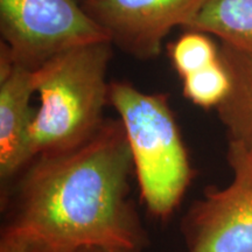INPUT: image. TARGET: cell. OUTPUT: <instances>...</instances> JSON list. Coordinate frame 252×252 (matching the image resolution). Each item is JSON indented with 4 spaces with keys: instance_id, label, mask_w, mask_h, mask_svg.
I'll return each mask as SVG.
<instances>
[{
    "instance_id": "cell-1",
    "label": "cell",
    "mask_w": 252,
    "mask_h": 252,
    "mask_svg": "<svg viewBox=\"0 0 252 252\" xmlns=\"http://www.w3.org/2000/svg\"><path fill=\"white\" fill-rule=\"evenodd\" d=\"M133 161L124 125L105 119L75 149L34 158L21 172L1 235L27 252L102 247L141 251L146 232L130 200Z\"/></svg>"
},
{
    "instance_id": "cell-2",
    "label": "cell",
    "mask_w": 252,
    "mask_h": 252,
    "mask_svg": "<svg viewBox=\"0 0 252 252\" xmlns=\"http://www.w3.org/2000/svg\"><path fill=\"white\" fill-rule=\"evenodd\" d=\"M110 40L86 43L61 53L33 70L40 106L30 131L32 160L62 153L94 137L105 122L110 104Z\"/></svg>"
},
{
    "instance_id": "cell-3",
    "label": "cell",
    "mask_w": 252,
    "mask_h": 252,
    "mask_svg": "<svg viewBox=\"0 0 252 252\" xmlns=\"http://www.w3.org/2000/svg\"><path fill=\"white\" fill-rule=\"evenodd\" d=\"M109 100L127 135L141 201L153 217L168 220L194 179L168 96L145 93L130 82L113 81Z\"/></svg>"
},
{
    "instance_id": "cell-4",
    "label": "cell",
    "mask_w": 252,
    "mask_h": 252,
    "mask_svg": "<svg viewBox=\"0 0 252 252\" xmlns=\"http://www.w3.org/2000/svg\"><path fill=\"white\" fill-rule=\"evenodd\" d=\"M0 33L15 64L32 70L75 47L109 40L80 0H0Z\"/></svg>"
},
{
    "instance_id": "cell-5",
    "label": "cell",
    "mask_w": 252,
    "mask_h": 252,
    "mask_svg": "<svg viewBox=\"0 0 252 252\" xmlns=\"http://www.w3.org/2000/svg\"><path fill=\"white\" fill-rule=\"evenodd\" d=\"M232 178L209 186L181 220L186 252H252V152L228 141Z\"/></svg>"
},
{
    "instance_id": "cell-6",
    "label": "cell",
    "mask_w": 252,
    "mask_h": 252,
    "mask_svg": "<svg viewBox=\"0 0 252 252\" xmlns=\"http://www.w3.org/2000/svg\"><path fill=\"white\" fill-rule=\"evenodd\" d=\"M113 46L146 61L161 54L166 36L187 27L206 0H80Z\"/></svg>"
},
{
    "instance_id": "cell-7",
    "label": "cell",
    "mask_w": 252,
    "mask_h": 252,
    "mask_svg": "<svg viewBox=\"0 0 252 252\" xmlns=\"http://www.w3.org/2000/svg\"><path fill=\"white\" fill-rule=\"evenodd\" d=\"M33 70L15 64L0 77V179L8 182L32 161L30 131L36 110Z\"/></svg>"
},
{
    "instance_id": "cell-8",
    "label": "cell",
    "mask_w": 252,
    "mask_h": 252,
    "mask_svg": "<svg viewBox=\"0 0 252 252\" xmlns=\"http://www.w3.org/2000/svg\"><path fill=\"white\" fill-rule=\"evenodd\" d=\"M220 56L231 78V89L216 108L228 141L252 152V48L220 42Z\"/></svg>"
},
{
    "instance_id": "cell-9",
    "label": "cell",
    "mask_w": 252,
    "mask_h": 252,
    "mask_svg": "<svg viewBox=\"0 0 252 252\" xmlns=\"http://www.w3.org/2000/svg\"><path fill=\"white\" fill-rule=\"evenodd\" d=\"M186 30L217 36L237 48H252V0H206Z\"/></svg>"
},
{
    "instance_id": "cell-10",
    "label": "cell",
    "mask_w": 252,
    "mask_h": 252,
    "mask_svg": "<svg viewBox=\"0 0 252 252\" xmlns=\"http://www.w3.org/2000/svg\"><path fill=\"white\" fill-rule=\"evenodd\" d=\"M168 56L173 68L182 80L219 61L220 47L209 34L187 31L178 40L169 43Z\"/></svg>"
},
{
    "instance_id": "cell-11",
    "label": "cell",
    "mask_w": 252,
    "mask_h": 252,
    "mask_svg": "<svg viewBox=\"0 0 252 252\" xmlns=\"http://www.w3.org/2000/svg\"><path fill=\"white\" fill-rule=\"evenodd\" d=\"M185 97L202 109H215L228 96L231 78L222 60L182 78Z\"/></svg>"
},
{
    "instance_id": "cell-12",
    "label": "cell",
    "mask_w": 252,
    "mask_h": 252,
    "mask_svg": "<svg viewBox=\"0 0 252 252\" xmlns=\"http://www.w3.org/2000/svg\"><path fill=\"white\" fill-rule=\"evenodd\" d=\"M0 252H27V247L19 239L11 236L1 235Z\"/></svg>"
},
{
    "instance_id": "cell-13",
    "label": "cell",
    "mask_w": 252,
    "mask_h": 252,
    "mask_svg": "<svg viewBox=\"0 0 252 252\" xmlns=\"http://www.w3.org/2000/svg\"><path fill=\"white\" fill-rule=\"evenodd\" d=\"M71 252H141L137 250H128V249H118V248H102V247H91L82 248Z\"/></svg>"
}]
</instances>
